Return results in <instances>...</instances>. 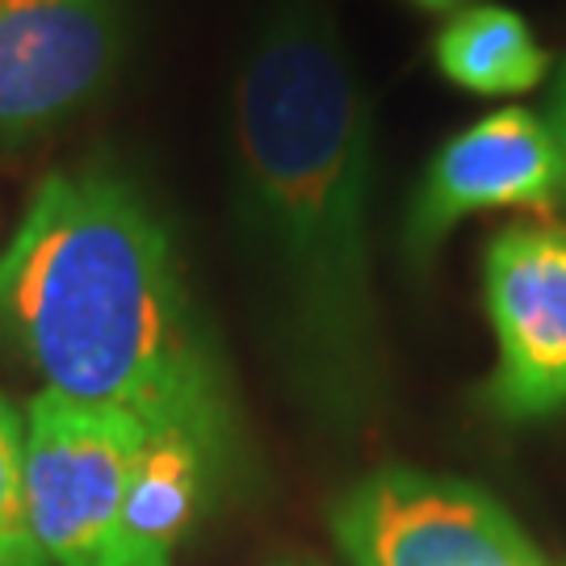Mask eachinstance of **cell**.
I'll return each mask as SVG.
<instances>
[{"label":"cell","instance_id":"cell-12","mask_svg":"<svg viewBox=\"0 0 566 566\" xmlns=\"http://www.w3.org/2000/svg\"><path fill=\"white\" fill-rule=\"evenodd\" d=\"M403 4L420 9V13H458V9H465L470 0H403Z\"/></svg>","mask_w":566,"mask_h":566},{"label":"cell","instance_id":"cell-13","mask_svg":"<svg viewBox=\"0 0 566 566\" xmlns=\"http://www.w3.org/2000/svg\"><path fill=\"white\" fill-rule=\"evenodd\" d=\"M558 566H566V563H558Z\"/></svg>","mask_w":566,"mask_h":566},{"label":"cell","instance_id":"cell-8","mask_svg":"<svg viewBox=\"0 0 566 566\" xmlns=\"http://www.w3.org/2000/svg\"><path fill=\"white\" fill-rule=\"evenodd\" d=\"M210 483L214 470L193 441L147 432L130 465L126 507H122L130 566H172V546L193 525Z\"/></svg>","mask_w":566,"mask_h":566},{"label":"cell","instance_id":"cell-10","mask_svg":"<svg viewBox=\"0 0 566 566\" xmlns=\"http://www.w3.org/2000/svg\"><path fill=\"white\" fill-rule=\"evenodd\" d=\"M0 566H51L25 500V416L0 395Z\"/></svg>","mask_w":566,"mask_h":566},{"label":"cell","instance_id":"cell-3","mask_svg":"<svg viewBox=\"0 0 566 566\" xmlns=\"http://www.w3.org/2000/svg\"><path fill=\"white\" fill-rule=\"evenodd\" d=\"M147 428L42 390L25 407V500L51 566H130L122 507Z\"/></svg>","mask_w":566,"mask_h":566},{"label":"cell","instance_id":"cell-7","mask_svg":"<svg viewBox=\"0 0 566 566\" xmlns=\"http://www.w3.org/2000/svg\"><path fill=\"white\" fill-rule=\"evenodd\" d=\"M563 202V151L546 118L507 105L470 122L437 147L411 193L403 219V252L428 269L449 231L486 210L549 214Z\"/></svg>","mask_w":566,"mask_h":566},{"label":"cell","instance_id":"cell-5","mask_svg":"<svg viewBox=\"0 0 566 566\" xmlns=\"http://www.w3.org/2000/svg\"><path fill=\"white\" fill-rule=\"evenodd\" d=\"M126 0H0V151L55 135L114 84Z\"/></svg>","mask_w":566,"mask_h":566},{"label":"cell","instance_id":"cell-4","mask_svg":"<svg viewBox=\"0 0 566 566\" xmlns=\"http://www.w3.org/2000/svg\"><path fill=\"white\" fill-rule=\"evenodd\" d=\"M332 533L353 566H546L495 495L411 465L348 486L332 507Z\"/></svg>","mask_w":566,"mask_h":566},{"label":"cell","instance_id":"cell-1","mask_svg":"<svg viewBox=\"0 0 566 566\" xmlns=\"http://www.w3.org/2000/svg\"><path fill=\"white\" fill-rule=\"evenodd\" d=\"M0 344L46 390L185 437L214 479L235 458L223 365L151 202L114 168L51 172L0 252Z\"/></svg>","mask_w":566,"mask_h":566},{"label":"cell","instance_id":"cell-9","mask_svg":"<svg viewBox=\"0 0 566 566\" xmlns=\"http://www.w3.org/2000/svg\"><path fill=\"white\" fill-rule=\"evenodd\" d=\"M432 63L474 97H521L549 76V51L528 21L504 4H465L437 30Z\"/></svg>","mask_w":566,"mask_h":566},{"label":"cell","instance_id":"cell-2","mask_svg":"<svg viewBox=\"0 0 566 566\" xmlns=\"http://www.w3.org/2000/svg\"><path fill=\"white\" fill-rule=\"evenodd\" d=\"M235 235L298 340L344 361L365 336L374 269V102L324 0H277L231 102Z\"/></svg>","mask_w":566,"mask_h":566},{"label":"cell","instance_id":"cell-6","mask_svg":"<svg viewBox=\"0 0 566 566\" xmlns=\"http://www.w3.org/2000/svg\"><path fill=\"white\" fill-rule=\"evenodd\" d=\"M495 374L483 403L512 424L566 411V227L512 223L483 252Z\"/></svg>","mask_w":566,"mask_h":566},{"label":"cell","instance_id":"cell-11","mask_svg":"<svg viewBox=\"0 0 566 566\" xmlns=\"http://www.w3.org/2000/svg\"><path fill=\"white\" fill-rule=\"evenodd\" d=\"M549 130L558 139V151H563V198H566V63L554 81V97H549Z\"/></svg>","mask_w":566,"mask_h":566}]
</instances>
